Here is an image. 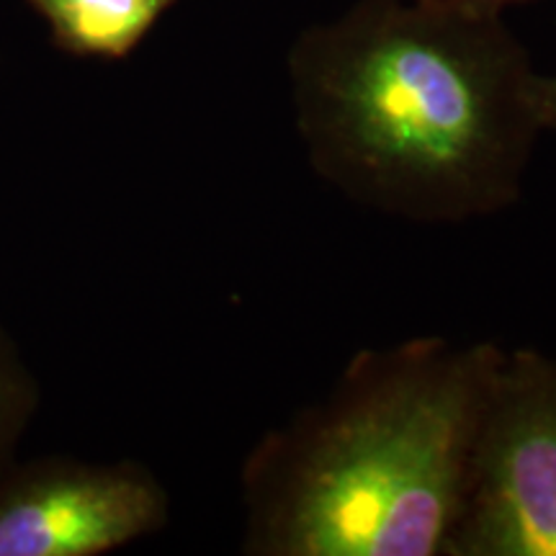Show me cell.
I'll use <instances>...</instances> for the list:
<instances>
[{
  "label": "cell",
  "mask_w": 556,
  "mask_h": 556,
  "mask_svg": "<svg viewBox=\"0 0 556 556\" xmlns=\"http://www.w3.org/2000/svg\"><path fill=\"white\" fill-rule=\"evenodd\" d=\"M500 356L438 336L356 353L242 462V552L446 556Z\"/></svg>",
  "instance_id": "2"
},
{
  "label": "cell",
  "mask_w": 556,
  "mask_h": 556,
  "mask_svg": "<svg viewBox=\"0 0 556 556\" xmlns=\"http://www.w3.org/2000/svg\"><path fill=\"white\" fill-rule=\"evenodd\" d=\"M443 3H456V5H469V9H484V11H497L503 9L505 3H513V0H443Z\"/></svg>",
  "instance_id": "8"
},
{
  "label": "cell",
  "mask_w": 556,
  "mask_h": 556,
  "mask_svg": "<svg viewBox=\"0 0 556 556\" xmlns=\"http://www.w3.org/2000/svg\"><path fill=\"white\" fill-rule=\"evenodd\" d=\"M34 407V384L0 332V462L11 454Z\"/></svg>",
  "instance_id": "6"
},
{
  "label": "cell",
  "mask_w": 556,
  "mask_h": 556,
  "mask_svg": "<svg viewBox=\"0 0 556 556\" xmlns=\"http://www.w3.org/2000/svg\"><path fill=\"white\" fill-rule=\"evenodd\" d=\"M446 556H556V358L503 348Z\"/></svg>",
  "instance_id": "3"
},
{
  "label": "cell",
  "mask_w": 556,
  "mask_h": 556,
  "mask_svg": "<svg viewBox=\"0 0 556 556\" xmlns=\"http://www.w3.org/2000/svg\"><path fill=\"white\" fill-rule=\"evenodd\" d=\"M533 103H536V116L544 131H556V73L539 75L533 83Z\"/></svg>",
  "instance_id": "7"
},
{
  "label": "cell",
  "mask_w": 556,
  "mask_h": 556,
  "mask_svg": "<svg viewBox=\"0 0 556 556\" xmlns=\"http://www.w3.org/2000/svg\"><path fill=\"white\" fill-rule=\"evenodd\" d=\"M62 47L78 54L124 58L173 0H31Z\"/></svg>",
  "instance_id": "5"
},
{
  "label": "cell",
  "mask_w": 556,
  "mask_h": 556,
  "mask_svg": "<svg viewBox=\"0 0 556 556\" xmlns=\"http://www.w3.org/2000/svg\"><path fill=\"white\" fill-rule=\"evenodd\" d=\"M160 479L135 462L47 458L0 477V556H96L168 523Z\"/></svg>",
  "instance_id": "4"
},
{
  "label": "cell",
  "mask_w": 556,
  "mask_h": 556,
  "mask_svg": "<svg viewBox=\"0 0 556 556\" xmlns=\"http://www.w3.org/2000/svg\"><path fill=\"white\" fill-rule=\"evenodd\" d=\"M312 170L356 204L462 225L520 199L541 122L536 70L497 11L361 0L289 52Z\"/></svg>",
  "instance_id": "1"
}]
</instances>
